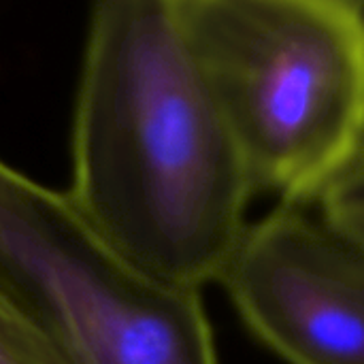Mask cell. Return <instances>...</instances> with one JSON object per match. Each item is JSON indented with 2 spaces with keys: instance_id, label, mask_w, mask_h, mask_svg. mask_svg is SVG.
<instances>
[{
  "instance_id": "1",
  "label": "cell",
  "mask_w": 364,
  "mask_h": 364,
  "mask_svg": "<svg viewBox=\"0 0 364 364\" xmlns=\"http://www.w3.org/2000/svg\"><path fill=\"white\" fill-rule=\"evenodd\" d=\"M256 192L173 0H96L73 128L70 203L128 262L218 282Z\"/></svg>"
},
{
  "instance_id": "2",
  "label": "cell",
  "mask_w": 364,
  "mask_h": 364,
  "mask_svg": "<svg viewBox=\"0 0 364 364\" xmlns=\"http://www.w3.org/2000/svg\"><path fill=\"white\" fill-rule=\"evenodd\" d=\"M256 192L309 207L364 151V13L333 0H173Z\"/></svg>"
},
{
  "instance_id": "3",
  "label": "cell",
  "mask_w": 364,
  "mask_h": 364,
  "mask_svg": "<svg viewBox=\"0 0 364 364\" xmlns=\"http://www.w3.org/2000/svg\"><path fill=\"white\" fill-rule=\"evenodd\" d=\"M0 301L58 364H218L200 290L136 269L68 194L2 160Z\"/></svg>"
},
{
  "instance_id": "4",
  "label": "cell",
  "mask_w": 364,
  "mask_h": 364,
  "mask_svg": "<svg viewBox=\"0 0 364 364\" xmlns=\"http://www.w3.org/2000/svg\"><path fill=\"white\" fill-rule=\"evenodd\" d=\"M288 364H364V243L305 207L247 226L218 279Z\"/></svg>"
},
{
  "instance_id": "5",
  "label": "cell",
  "mask_w": 364,
  "mask_h": 364,
  "mask_svg": "<svg viewBox=\"0 0 364 364\" xmlns=\"http://www.w3.org/2000/svg\"><path fill=\"white\" fill-rule=\"evenodd\" d=\"M320 213L364 243V151L318 200Z\"/></svg>"
},
{
  "instance_id": "6",
  "label": "cell",
  "mask_w": 364,
  "mask_h": 364,
  "mask_svg": "<svg viewBox=\"0 0 364 364\" xmlns=\"http://www.w3.org/2000/svg\"><path fill=\"white\" fill-rule=\"evenodd\" d=\"M0 364H58L43 341L0 301Z\"/></svg>"
},
{
  "instance_id": "7",
  "label": "cell",
  "mask_w": 364,
  "mask_h": 364,
  "mask_svg": "<svg viewBox=\"0 0 364 364\" xmlns=\"http://www.w3.org/2000/svg\"><path fill=\"white\" fill-rule=\"evenodd\" d=\"M333 2H339L348 9H354V11H360L364 13V0H333Z\"/></svg>"
}]
</instances>
